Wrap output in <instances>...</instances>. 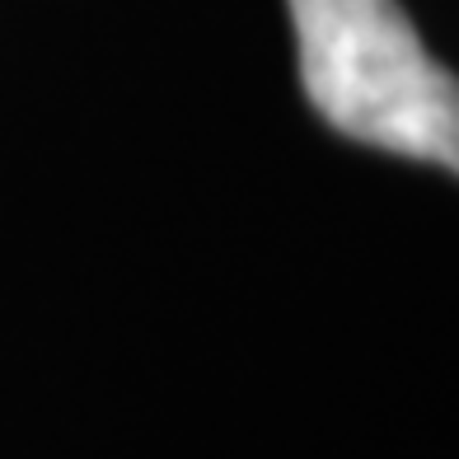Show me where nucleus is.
Wrapping results in <instances>:
<instances>
[{"instance_id": "obj_1", "label": "nucleus", "mask_w": 459, "mask_h": 459, "mask_svg": "<svg viewBox=\"0 0 459 459\" xmlns=\"http://www.w3.org/2000/svg\"><path fill=\"white\" fill-rule=\"evenodd\" d=\"M300 85L328 127L459 174V75L399 0H290Z\"/></svg>"}]
</instances>
